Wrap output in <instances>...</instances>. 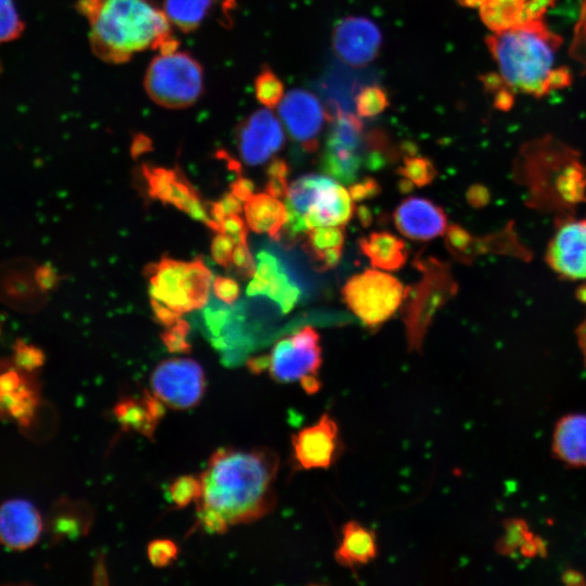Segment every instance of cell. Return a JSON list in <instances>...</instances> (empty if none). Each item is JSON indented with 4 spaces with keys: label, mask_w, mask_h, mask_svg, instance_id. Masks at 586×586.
I'll list each match as a JSON object with an SVG mask.
<instances>
[{
    "label": "cell",
    "mask_w": 586,
    "mask_h": 586,
    "mask_svg": "<svg viewBox=\"0 0 586 586\" xmlns=\"http://www.w3.org/2000/svg\"><path fill=\"white\" fill-rule=\"evenodd\" d=\"M266 192L278 199H285L289 190V165L282 158H275L266 169Z\"/></svg>",
    "instance_id": "8d00e7d4"
},
{
    "label": "cell",
    "mask_w": 586,
    "mask_h": 586,
    "mask_svg": "<svg viewBox=\"0 0 586 586\" xmlns=\"http://www.w3.org/2000/svg\"><path fill=\"white\" fill-rule=\"evenodd\" d=\"M143 86L160 106L179 110L193 105L204 89L203 68L186 51L158 53L149 64Z\"/></svg>",
    "instance_id": "8992f818"
},
{
    "label": "cell",
    "mask_w": 586,
    "mask_h": 586,
    "mask_svg": "<svg viewBox=\"0 0 586 586\" xmlns=\"http://www.w3.org/2000/svg\"><path fill=\"white\" fill-rule=\"evenodd\" d=\"M247 227L256 233H266L273 240H280L286 220V206L281 199L267 192L254 193L243 206Z\"/></svg>",
    "instance_id": "cb8c5ba5"
},
{
    "label": "cell",
    "mask_w": 586,
    "mask_h": 586,
    "mask_svg": "<svg viewBox=\"0 0 586 586\" xmlns=\"http://www.w3.org/2000/svg\"><path fill=\"white\" fill-rule=\"evenodd\" d=\"M382 41L378 25L365 16L344 17L332 34L334 52L351 66H365L372 62L380 52Z\"/></svg>",
    "instance_id": "5bb4252c"
},
{
    "label": "cell",
    "mask_w": 586,
    "mask_h": 586,
    "mask_svg": "<svg viewBox=\"0 0 586 586\" xmlns=\"http://www.w3.org/2000/svg\"><path fill=\"white\" fill-rule=\"evenodd\" d=\"M552 453L571 467H586V415L570 413L556 424Z\"/></svg>",
    "instance_id": "ffe728a7"
},
{
    "label": "cell",
    "mask_w": 586,
    "mask_h": 586,
    "mask_svg": "<svg viewBox=\"0 0 586 586\" xmlns=\"http://www.w3.org/2000/svg\"><path fill=\"white\" fill-rule=\"evenodd\" d=\"M76 9L89 23L93 54L106 63H126L174 37L169 20L153 0H78Z\"/></svg>",
    "instance_id": "3957f363"
},
{
    "label": "cell",
    "mask_w": 586,
    "mask_h": 586,
    "mask_svg": "<svg viewBox=\"0 0 586 586\" xmlns=\"http://www.w3.org/2000/svg\"><path fill=\"white\" fill-rule=\"evenodd\" d=\"M269 355H259L247 360V366L254 373H260L268 369Z\"/></svg>",
    "instance_id": "11a10c76"
},
{
    "label": "cell",
    "mask_w": 586,
    "mask_h": 586,
    "mask_svg": "<svg viewBox=\"0 0 586 586\" xmlns=\"http://www.w3.org/2000/svg\"><path fill=\"white\" fill-rule=\"evenodd\" d=\"M378 551L375 532L351 520L342 527V537L334 551V560L344 568L355 570L373 561Z\"/></svg>",
    "instance_id": "d6986e66"
},
{
    "label": "cell",
    "mask_w": 586,
    "mask_h": 586,
    "mask_svg": "<svg viewBox=\"0 0 586 586\" xmlns=\"http://www.w3.org/2000/svg\"><path fill=\"white\" fill-rule=\"evenodd\" d=\"M21 379L16 371L8 370L0 374V395H9L20 386Z\"/></svg>",
    "instance_id": "816d5d0a"
},
{
    "label": "cell",
    "mask_w": 586,
    "mask_h": 586,
    "mask_svg": "<svg viewBox=\"0 0 586 586\" xmlns=\"http://www.w3.org/2000/svg\"><path fill=\"white\" fill-rule=\"evenodd\" d=\"M153 394L174 409H188L200 403L205 391L202 367L189 358L162 361L151 377Z\"/></svg>",
    "instance_id": "9c48e42d"
},
{
    "label": "cell",
    "mask_w": 586,
    "mask_h": 586,
    "mask_svg": "<svg viewBox=\"0 0 586 586\" xmlns=\"http://www.w3.org/2000/svg\"><path fill=\"white\" fill-rule=\"evenodd\" d=\"M43 352L24 340H17L13 347V362L20 370L33 371L44 362Z\"/></svg>",
    "instance_id": "74e56055"
},
{
    "label": "cell",
    "mask_w": 586,
    "mask_h": 586,
    "mask_svg": "<svg viewBox=\"0 0 586 586\" xmlns=\"http://www.w3.org/2000/svg\"><path fill=\"white\" fill-rule=\"evenodd\" d=\"M230 192L235 195L242 202H245L254 194V183L244 177H239L231 183Z\"/></svg>",
    "instance_id": "f907efd6"
},
{
    "label": "cell",
    "mask_w": 586,
    "mask_h": 586,
    "mask_svg": "<svg viewBox=\"0 0 586 586\" xmlns=\"http://www.w3.org/2000/svg\"><path fill=\"white\" fill-rule=\"evenodd\" d=\"M413 265L422 277L408 289L404 322L408 349L420 352L433 318L455 296L458 286L448 264L433 256L418 255Z\"/></svg>",
    "instance_id": "277c9868"
},
{
    "label": "cell",
    "mask_w": 586,
    "mask_h": 586,
    "mask_svg": "<svg viewBox=\"0 0 586 586\" xmlns=\"http://www.w3.org/2000/svg\"><path fill=\"white\" fill-rule=\"evenodd\" d=\"M562 581L568 585H584V576L575 570H566L562 575Z\"/></svg>",
    "instance_id": "6f0895ef"
},
{
    "label": "cell",
    "mask_w": 586,
    "mask_h": 586,
    "mask_svg": "<svg viewBox=\"0 0 586 586\" xmlns=\"http://www.w3.org/2000/svg\"><path fill=\"white\" fill-rule=\"evenodd\" d=\"M546 259L561 277L586 281V217L559 226L548 245Z\"/></svg>",
    "instance_id": "9a60e30c"
},
{
    "label": "cell",
    "mask_w": 586,
    "mask_h": 586,
    "mask_svg": "<svg viewBox=\"0 0 586 586\" xmlns=\"http://www.w3.org/2000/svg\"><path fill=\"white\" fill-rule=\"evenodd\" d=\"M484 0H457V2L466 8H477L483 3Z\"/></svg>",
    "instance_id": "94428289"
},
{
    "label": "cell",
    "mask_w": 586,
    "mask_h": 586,
    "mask_svg": "<svg viewBox=\"0 0 586 586\" xmlns=\"http://www.w3.org/2000/svg\"><path fill=\"white\" fill-rule=\"evenodd\" d=\"M142 174L148 184L149 195L164 204H170L187 213L193 219L204 222L216 232L219 225L209 216L208 205L178 168L143 165Z\"/></svg>",
    "instance_id": "30bf717a"
},
{
    "label": "cell",
    "mask_w": 586,
    "mask_h": 586,
    "mask_svg": "<svg viewBox=\"0 0 586 586\" xmlns=\"http://www.w3.org/2000/svg\"><path fill=\"white\" fill-rule=\"evenodd\" d=\"M35 279L41 291H48L56 283V273L49 266H39L35 269Z\"/></svg>",
    "instance_id": "681fc988"
},
{
    "label": "cell",
    "mask_w": 586,
    "mask_h": 586,
    "mask_svg": "<svg viewBox=\"0 0 586 586\" xmlns=\"http://www.w3.org/2000/svg\"><path fill=\"white\" fill-rule=\"evenodd\" d=\"M25 25L14 0H0V44L18 39Z\"/></svg>",
    "instance_id": "e575fe53"
},
{
    "label": "cell",
    "mask_w": 586,
    "mask_h": 586,
    "mask_svg": "<svg viewBox=\"0 0 586 586\" xmlns=\"http://www.w3.org/2000/svg\"><path fill=\"white\" fill-rule=\"evenodd\" d=\"M177 556L178 546L170 539H156L148 546L149 560L156 568L169 565Z\"/></svg>",
    "instance_id": "60d3db41"
},
{
    "label": "cell",
    "mask_w": 586,
    "mask_h": 586,
    "mask_svg": "<svg viewBox=\"0 0 586 586\" xmlns=\"http://www.w3.org/2000/svg\"><path fill=\"white\" fill-rule=\"evenodd\" d=\"M322 364L320 337L313 327L279 340L269 355L268 370L280 383L300 382L307 394L321 387L318 377Z\"/></svg>",
    "instance_id": "ba28073f"
},
{
    "label": "cell",
    "mask_w": 586,
    "mask_h": 586,
    "mask_svg": "<svg viewBox=\"0 0 586 586\" xmlns=\"http://www.w3.org/2000/svg\"><path fill=\"white\" fill-rule=\"evenodd\" d=\"M354 213V201L349 192L335 181L323 191L304 218L308 229L344 226L352 219Z\"/></svg>",
    "instance_id": "603a6c76"
},
{
    "label": "cell",
    "mask_w": 586,
    "mask_h": 586,
    "mask_svg": "<svg viewBox=\"0 0 586 586\" xmlns=\"http://www.w3.org/2000/svg\"><path fill=\"white\" fill-rule=\"evenodd\" d=\"M189 330V323L180 318L173 326L166 328L161 334V339L169 352L188 353L191 349L188 342Z\"/></svg>",
    "instance_id": "ab89813d"
},
{
    "label": "cell",
    "mask_w": 586,
    "mask_h": 586,
    "mask_svg": "<svg viewBox=\"0 0 586 586\" xmlns=\"http://www.w3.org/2000/svg\"><path fill=\"white\" fill-rule=\"evenodd\" d=\"M170 500L179 508H183L201 497V480L193 475L177 477L168 489Z\"/></svg>",
    "instance_id": "d590c367"
},
{
    "label": "cell",
    "mask_w": 586,
    "mask_h": 586,
    "mask_svg": "<svg viewBox=\"0 0 586 586\" xmlns=\"http://www.w3.org/2000/svg\"><path fill=\"white\" fill-rule=\"evenodd\" d=\"M241 203L242 201L231 192L227 193L219 201L208 205L209 216L219 225L227 216L240 213L243 208Z\"/></svg>",
    "instance_id": "b9f144b4"
},
{
    "label": "cell",
    "mask_w": 586,
    "mask_h": 586,
    "mask_svg": "<svg viewBox=\"0 0 586 586\" xmlns=\"http://www.w3.org/2000/svg\"><path fill=\"white\" fill-rule=\"evenodd\" d=\"M396 173L419 188L430 184L437 176V169L430 158L413 153L404 156L403 165Z\"/></svg>",
    "instance_id": "d6a6232c"
},
{
    "label": "cell",
    "mask_w": 586,
    "mask_h": 586,
    "mask_svg": "<svg viewBox=\"0 0 586 586\" xmlns=\"http://www.w3.org/2000/svg\"><path fill=\"white\" fill-rule=\"evenodd\" d=\"M528 0H484L479 7L483 24L493 33L515 27L526 21Z\"/></svg>",
    "instance_id": "4316f807"
},
{
    "label": "cell",
    "mask_w": 586,
    "mask_h": 586,
    "mask_svg": "<svg viewBox=\"0 0 586 586\" xmlns=\"http://www.w3.org/2000/svg\"><path fill=\"white\" fill-rule=\"evenodd\" d=\"M353 201L360 202L377 196L381 192V186L371 177L352 183L348 190Z\"/></svg>",
    "instance_id": "7dc6e473"
},
{
    "label": "cell",
    "mask_w": 586,
    "mask_h": 586,
    "mask_svg": "<svg viewBox=\"0 0 586 586\" xmlns=\"http://www.w3.org/2000/svg\"><path fill=\"white\" fill-rule=\"evenodd\" d=\"M151 300L178 315L208 303L213 277L202 258L190 262L163 257L145 267Z\"/></svg>",
    "instance_id": "5b68a950"
},
{
    "label": "cell",
    "mask_w": 586,
    "mask_h": 586,
    "mask_svg": "<svg viewBox=\"0 0 586 586\" xmlns=\"http://www.w3.org/2000/svg\"><path fill=\"white\" fill-rule=\"evenodd\" d=\"M219 226L220 232L228 234L235 244L247 242V225L238 214L227 216Z\"/></svg>",
    "instance_id": "bcb514c9"
},
{
    "label": "cell",
    "mask_w": 586,
    "mask_h": 586,
    "mask_svg": "<svg viewBox=\"0 0 586 586\" xmlns=\"http://www.w3.org/2000/svg\"><path fill=\"white\" fill-rule=\"evenodd\" d=\"M43 523L37 508L26 499H9L0 505V544L22 551L40 538Z\"/></svg>",
    "instance_id": "e0dca14e"
},
{
    "label": "cell",
    "mask_w": 586,
    "mask_h": 586,
    "mask_svg": "<svg viewBox=\"0 0 586 586\" xmlns=\"http://www.w3.org/2000/svg\"><path fill=\"white\" fill-rule=\"evenodd\" d=\"M578 297L586 306V284L578 290ZM577 342L586 364V315L577 328Z\"/></svg>",
    "instance_id": "f5cc1de1"
},
{
    "label": "cell",
    "mask_w": 586,
    "mask_h": 586,
    "mask_svg": "<svg viewBox=\"0 0 586 586\" xmlns=\"http://www.w3.org/2000/svg\"><path fill=\"white\" fill-rule=\"evenodd\" d=\"M278 468V456L268 448L217 449L200 477L199 523L208 533H224L269 513Z\"/></svg>",
    "instance_id": "6da1fadb"
},
{
    "label": "cell",
    "mask_w": 586,
    "mask_h": 586,
    "mask_svg": "<svg viewBox=\"0 0 586 586\" xmlns=\"http://www.w3.org/2000/svg\"><path fill=\"white\" fill-rule=\"evenodd\" d=\"M445 246L450 255L462 263H469L474 252L473 238L459 225L453 224L445 230Z\"/></svg>",
    "instance_id": "836d02e7"
},
{
    "label": "cell",
    "mask_w": 586,
    "mask_h": 586,
    "mask_svg": "<svg viewBox=\"0 0 586 586\" xmlns=\"http://www.w3.org/2000/svg\"><path fill=\"white\" fill-rule=\"evenodd\" d=\"M164 413L163 403L148 392L140 398H124L114 407V415L124 429L146 437H152Z\"/></svg>",
    "instance_id": "44dd1931"
},
{
    "label": "cell",
    "mask_w": 586,
    "mask_h": 586,
    "mask_svg": "<svg viewBox=\"0 0 586 586\" xmlns=\"http://www.w3.org/2000/svg\"><path fill=\"white\" fill-rule=\"evenodd\" d=\"M213 0H164L163 11L182 33L194 31L207 16Z\"/></svg>",
    "instance_id": "f1b7e54d"
},
{
    "label": "cell",
    "mask_w": 586,
    "mask_h": 586,
    "mask_svg": "<svg viewBox=\"0 0 586 586\" xmlns=\"http://www.w3.org/2000/svg\"><path fill=\"white\" fill-rule=\"evenodd\" d=\"M569 52L586 74V0L582 1Z\"/></svg>",
    "instance_id": "f35d334b"
},
{
    "label": "cell",
    "mask_w": 586,
    "mask_h": 586,
    "mask_svg": "<svg viewBox=\"0 0 586 586\" xmlns=\"http://www.w3.org/2000/svg\"><path fill=\"white\" fill-rule=\"evenodd\" d=\"M151 305L155 319L166 328L173 326L181 318L180 315L161 303L151 300Z\"/></svg>",
    "instance_id": "c3c4849f"
},
{
    "label": "cell",
    "mask_w": 586,
    "mask_h": 586,
    "mask_svg": "<svg viewBox=\"0 0 586 586\" xmlns=\"http://www.w3.org/2000/svg\"><path fill=\"white\" fill-rule=\"evenodd\" d=\"M520 548L525 556H535L543 551L540 542H536L528 532L526 525L519 520H510L505 525V534L497 544L500 553L509 555Z\"/></svg>",
    "instance_id": "f546056e"
},
{
    "label": "cell",
    "mask_w": 586,
    "mask_h": 586,
    "mask_svg": "<svg viewBox=\"0 0 586 586\" xmlns=\"http://www.w3.org/2000/svg\"><path fill=\"white\" fill-rule=\"evenodd\" d=\"M498 66V74L513 91L543 98L572 81L565 66L556 67V54L562 38L542 17H531L485 39Z\"/></svg>",
    "instance_id": "7a4b0ae2"
},
{
    "label": "cell",
    "mask_w": 586,
    "mask_h": 586,
    "mask_svg": "<svg viewBox=\"0 0 586 586\" xmlns=\"http://www.w3.org/2000/svg\"><path fill=\"white\" fill-rule=\"evenodd\" d=\"M225 10H231L235 4V0H224L222 1Z\"/></svg>",
    "instance_id": "6125c7cd"
},
{
    "label": "cell",
    "mask_w": 586,
    "mask_h": 586,
    "mask_svg": "<svg viewBox=\"0 0 586 586\" xmlns=\"http://www.w3.org/2000/svg\"><path fill=\"white\" fill-rule=\"evenodd\" d=\"M358 245L371 266L384 270H397L408 258L405 242L386 231L372 232L359 239Z\"/></svg>",
    "instance_id": "d4e9b609"
},
{
    "label": "cell",
    "mask_w": 586,
    "mask_h": 586,
    "mask_svg": "<svg viewBox=\"0 0 586 586\" xmlns=\"http://www.w3.org/2000/svg\"><path fill=\"white\" fill-rule=\"evenodd\" d=\"M355 213L358 217L359 222L364 227H369L372 222V214L366 205H360L355 208Z\"/></svg>",
    "instance_id": "680465c9"
},
{
    "label": "cell",
    "mask_w": 586,
    "mask_h": 586,
    "mask_svg": "<svg viewBox=\"0 0 586 586\" xmlns=\"http://www.w3.org/2000/svg\"><path fill=\"white\" fill-rule=\"evenodd\" d=\"M148 149H150V141L145 137H138L132 144L131 151L135 156H138Z\"/></svg>",
    "instance_id": "91938a15"
},
{
    "label": "cell",
    "mask_w": 586,
    "mask_h": 586,
    "mask_svg": "<svg viewBox=\"0 0 586 586\" xmlns=\"http://www.w3.org/2000/svg\"><path fill=\"white\" fill-rule=\"evenodd\" d=\"M395 277L367 269L351 277L342 289L348 308L368 327H377L388 320L408 294Z\"/></svg>",
    "instance_id": "52a82bcc"
},
{
    "label": "cell",
    "mask_w": 586,
    "mask_h": 586,
    "mask_svg": "<svg viewBox=\"0 0 586 586\" xmlns=\"http://www.w3.org/2000/svg\"><path fill=\"white\" fill-rule=\"evenodd\" d=\"M0 333H1V323H0Z\"/></svg>",
    "instance_id": "be15d7a7"
},
{
    "label": "cell",
    "mask_w": 586,
    "mask_h": 586,
    "mask_svg": "<svg viewBox=\"0 0 586 586\" xmlns=\"http://www.w3.org/2000/svg\"><path fill=\"white\" fill-rule=\"evenodd\" d=\"M354 105L360 118L375 117L388 107L390 98L381 86L365 85L355 94Z\"/></svg>",
    "instance_id": "4dcf8cb0"
},
{
    "label": "cell",
    "mask_w": 586,
    "mask_h": 586,
    "mask_svg": "<svg viewBox=\"0 0 586 586\" xmlns=\"http://www.w3.org/2000/svg\"><path fill=\"white\" fill-rule=\"evenodd\" d=\"M345 242L343 226L309 229L303 238V250L317 271L334 268L341 260Z\"/></svg>",
    "instance_id": "7402d4cb"
},
{
    "label": "cell",
    "mask_w": 586,
    "mask_h": 586,
    "mask_svg": "<svg viewBox=\"0 0 586 586\" xmlns=\"http://www.w3.org/2000/svg\"><path fill=\"white\" fill-rule=\"evenodd\" d=\"M364 165V152L345 144L326 141L321 168L331 178L352 184Z\"/></svg>",
    "instance_id": "484cf974"
},
{
    "label": "cell",
    "mask_w": 586,
    "mask_h": 586,
    "mask_svg": "<svg viewBox=\"0 0 586 586\" xmlns=\"http://www.w3.org/2000/svg\"><path fill=\"white\" fill-rule=\"evenodd\" d=\"M291 443L294 469L302 471L329 469L343 448L339 425L329 413L293 434Z\"/></svg>",
    "instance_id": "8fae6325"
},
{
    "label": "cell",
    "mask_w": 586,
    "mask_h": 586,
    "mask_svg": "<svg viewBox=\"0 0 586 586\" xmlns=\"http://www.w3.org/2000/svg\"><path fill=\"white\" fill-rule=\"evenodd\" d=\"M334 182L335 180L329 176L303 175L289 186L285 205L305 215L316 204L323 191Z\"/></svg>",
    "instance_id": "83f0119b"
},
{
    "label": "cell",
    "mask_w": 586,
    "mask_h": 586,
    "mask_svg": "<svg viewBox=\"0 0 586 586\" xmlns=\"http://www.w3.org/2000/svg\"><path fill=\"white\" fill-rule=\"evenodd\" d=\"M246 294L267 296L279 306L283 314H288L298 301L301 290L273 254L260 251L256 257V269L246 288Z\"/></svg>",
    "instance_id": "2e32d148"
},
{
    "label": "cell",
    "mask_w": 586,
    "mask_h": 586,
    "mask_svg": "<svg viewBox=\"0 0 586 586\" xmlns=\"http://www.w3.org/2000/svg\"><path fill=\"white\" fill-rule=\"evenodd\" d=\"M234 245V241L228 234L217 232L212 242V256L214 260L225 268H230L232 266Z\"/></svg>",
    "instance_id": "7bdbcfd3"
},
{
    "label": "cell",
    "mask_w": 586,
    "mask_h": 586,
    "mask_svg": "<svg viewBox=\"0 0 586 586\" xmlns=\"http://www.w3.org/2000/svg\"><path fill=\"white\" fill-rule=\"evenodd\" d=\"M255 97L266 109L278 106L284 97L282 80L268 66H263L254 81Z\"/></svg>",
    "instance_id": "1f68e13d"
},
{
    "label": "cell",
    "mask_w": 586,
    "mask_h": 586,
    "mask_svg": "<svg viewBox=\"0 0 586 586\" xmlns=\"http://www.w3.org/2000/svg\"><path fill=\"white\" fill-rule=\"evenodd\" d=\"M556 0H528L527 17H542Z\"/></svg>",
    "instance_id": "db71d44e"
},
{
    "label": "cell",
    "mask_w": 586,
    "mask_h": 586,
    "mask_svg": "<svg viewBox=\"0 0 586 586\" xmlns=\"http://www.w3.org/2000/svg\"><path fill=\"white\" fill-rule=\"evenodd\" d=\"M393 219L397 230L413 241L432 240L447 228L444 209L431 200L418 196L403 200L395 208Z\"/></svg>",
    "instance_id": "ac0fdd59"
},
{
    "label": "cell",
    "mask_w": 586,
    "mask_h": 586,
    "mask_svg": "<svg viewBox=\"0 0 586 586\" xmlns=\"http://www.w3.org/2000/svg\"><path fill=\"white\" fill-rule=\"evenodd\" d=\"M278 114L286 131L307 152L318 148V138L330 114L319 99L304 89L289 91L278 104Z\"/></svg>",
    "instance_id": "7c38bea8"
},
{
    "label": "cell",
    "mask_w": 586,
    "mask_h": 586,
    "mask_svg": "<svg viewBox=\"0 0 586 586\" xmlns=\"http://www.w3.org/2000/svg\"><path fill=\"white\" fill-rule=\"evenodd\" d=\"M467 199L474 206L482 205L486 199L485 190L482 187L474 186L468 190Z\"/></svg>",
    "instance_id": "9f6ffc18"
},
{
    "label": "cell",
    "mask_w": 586,
    "mask_h": 586,
    "mask_svg": "<svg viewBox=\"0 0 586 586\" xmlns=\"http://www.w3.org/2000/svg\"><path fill=\"white\" fill-rule=\"evenodd\" d=\"M215 296L224 303L231 305L240 295L238 282L229 277H216L212 283Z\"/></svg>",
    "instance_id": "f6af8a7d"
},
{
    "label": "cell",
    "mask_w": 586,
    "mask_h": 586,
    "mask_svg": "<svg viewBox=\"0 0 586 586\" xmlns=\"http://www.w3.org/2000/svg\"><path fill=\"white\" fill-rule=\"evenodd\" d=\"M232 266L241 276L247 278L253 277L256 269V263L250 252L247 242L238 243L234 245L232 253Z\"/></svg>",
    "instance_id": "ee69618b"
},
{
    "label": "cell",
    "mask_w": 586,
    "mask_h": 586,
    "mask_svg": "<svg viewBox=\"0 0 586 586\" xmlns=\"http://www.w3.org/2000/svg\"><path fill=\"white\" fill-rule=\"evenodd\" d=\"M238 148L251 166L268 161L284 143L282 125L269 109L253 112L238 127Z\"/></svg>",
    "instance_id": "4fadbf2b"
}]
</instances>
